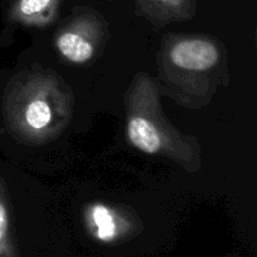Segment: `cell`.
<instances>
[{
  "label": "cell",
  "mask_w": 257,
  "mask_h": 257,
  "mask_svg": "<svg viewBox=\"0 0 257 257\" xmlns=\"http://www.w3.org/2000/svg\"><path fill=\"white\" fill-rule=\"evenodd\" d=\"M160 94L187 109H202L230 84L227 49L207 34H167L157 54Z\"/></svg>",
  "instance_id": "obj_1"
},
{
  "label": "cell",
  "mask_w": 257,
  "mask_h": 257,
  "mask_svg": "<svg viewBox=\"0 0 257 257\" xmlns=\"http://www.w3.org/2000/svg\"><path fill=\"white\" fill-rule=\"evenodd\" d=\"M74 94L57 73L43 68L23 70L7 85L2 114L8 133L24 145L57 140L72 120Z\"/></svg>",
  "instance_id": "obj_2"
},
{
  "label": "cell",
  "mask_w": 257,
  "mask_h": 257,
  "mask_svg": "<svg viewBox=\"0 0 257 257\" xmlns=\"http://www.w3.org/2000/svg\"><path fill=\"white\" fill-rule=\"evenodd\" d=\"M125 137L140 152L172 161L187 172L202 168L200 141L167 119L157 83L147 73H137L125 93Z\"/></svg>",
  "instance_id": "obj_3"
},
{
  "label": "cell",
  "mask_w": 257,
  "mask_h": 257,
  "mask_svg": "<svg viewBox=\"0 0 257 257\" xmlns=\"http://www.w3.org/2000/svg\"><path fill=\"white\" fill-rule=\"evenodd\" d=\"M108 37L105 20L94 12H83L55 32L54 48L65 62L85 65L99 57Z\"/></svg>",
  "instance_id": "obj_4"
},
{
  "label": "cell",
  "mask_w": 257,
  "mask_h": 257,
  "mask_svg": "<svg viewBox=\"0 0 257 257\" xmlns=\"http://www.w3.org/2000/svg\"><path fill=\"white\" fill-rule=\"evenodd\" d=\"M85 227L94 240L115 243L136 232L140 222L132 210L104 202H92L83 212Z\"/></svg>",
  "instance_id": "obj_5"
},
{
  "label": "cell",
  "mask_w": 257,
  "mask_h": 257,
  "mask_svg": "<svg viewBox=\"0 0 257 257\" xmlns=\"http://www.w3.org/2000/svg\"><path fill=\"white\" fill-rule=\"evenodd\" d=\"M138 14L153 27L163 28L171 23L187 22L197 13L196 0H132Z\"/></svg>",
  "instance_id": "obj_6"
},
{
  "label": "cell",
  "mask_w": 257,
  "mask_h": 257,
  "mask_svg": "<svg viewBox=\"0 0 257 257\" xmlns=\"http://www.w3.org/2000/svg\"><path fill=\"white\" fill-rule=\"evenodd\" d=\"M62 0H14L8 18L14 24L44 29L57 18Z\"/></svg>",
  "instance_id": "obj_7"
},
{
  "label": "cell",
  "mask_w": 257,
  "mask_h": 257,
  "mask_svg": "<svg viewBox=\"0 0 257 257\" xmlns=\"http://www.w3.org/2000/svg\"><path fill=\"white\" fill-rule=\"evenodd\" d=\"M0 257H19L12 233L9 197L2 178H0Z\"/></svg>",
  "instance_id": "obj_8"
}]
</instances>
